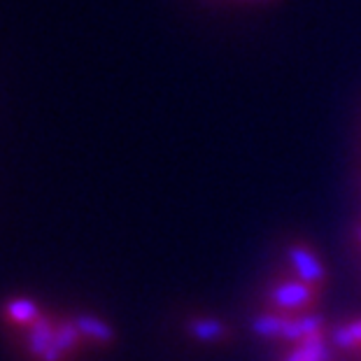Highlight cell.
Masks as SVG:
<instances>
[{
  "label": "cell",
  "mask_w": 361,
  "mask_h": 361,
  "mask_svg": "<svg viewBox=\"0 0 361 361\" xmlns=\"http://www.w3.org/2000/svg\"><path fill=\"white\" fill-rule=\"evenodd\" d=\"M319 298V289L310 287L303 280H298L296 275L291 278H280L273 282V287L266 294L268 310L282 312V314H303L314 308Z\"/></svg>",
  "instance_id": "6da1fadb"
},
{
  "label": "cell",
  "mask_w": 361,
  "mask_h": 361,
  "mask_svg": "<svg viewBox=\"0 0 361 361\" xmlns=\"http://www.w3.org/2000/svg\"><path fill=\"white\" fill-rule=\"evenodd\" d=\"M287 259H289L291 273H294L298 280H303L305 284H310L314 289L324 287V282H326L324 264H322L319 257L314 255L310 247H305V245H289Z\"/></svg>",
  "instance_id": "7a4b0ae2"
},
{
  "label": "cell",
  "mask_w": 361,
  "mask_h": 361,
  "mask_svg": "<svg viewBox=\"0 0 361 361\" xmlns=\"http://www.w3.org/2000/svg\"><path fill=\"white\" fill-rule=\"evenodd\" d=\"M319 334H324V317H322V314H317V312L289 314L280 341L298 345L301 341H305V338H312Z\"/></svg>",
  "instance_id": "3957f363"
},
{
  "label": "cell",
  "mask_w": 361,
  "mask_h": 361,
  "mask_svg": "<svg viewBox=\"0 0 361 361\" xmlns=\"http://www.w3.org/2000/svg\"><path fill=\"white\" fill-rule=\"evenodd\" d=\"M187 329H189L191 336L198 338V341H203V343H219L228 336V326L224 324V322L212 319V317L191 319Z\"/></svg>",
  "instance_id": "277c9868"
},
{
  "label": "cell",
  "mask_w": 361,
  "mask_h": 361,
  "mask_svg": "<svg viewBox=\"0 0 361 361\" xmlns=\"http://www.w3.org/2000/svg\"><path fill=\"white\" fill-rule=\"evenodd\" d=\"M54 331H56V329H54L44 317H37L33 322V329H30V350H33L37 357H44L51 350Z\"/></svg>",
  "instance_id": "5b68a950"
},
{
  "label": "cell",
  "mask_w": 361,
  "mask_h": 361,
  "mask_svg": "<svg viewBox=\"0 0 361 361\" xmlns=\"http://www.w3.org/2000/svg\"><path fill=\"white\" fill-rule=\"evenodd\" d=\"M287 317L289 314H282V312H275V310H266L264 314H259L255 319L252 329L264 336V338H280L284 331V324H287Z\"/></svg>",
  "instance_id": "8992f818"
},
{
  "label": "cell",
  "mask_w": 361,
  "mask_h": 361,
  "mask_svg": "<svg viewBox=\"0 0 361 361\" xmlns=\"http://www.w3.org/2000/svg\"><path fill=\"white\" fill-rule=\"evenodd\" d=\"M75 324H78L82 336H87V338H91V341H96L101 345L112 343V338H114L112 329L107 326L105 322L96 319V317H78V319H75Z\"/></svg>",
  "instance_id": "52a82bcc"
},
{
  "label": "cell",
  "mask_w": 361,
  "mask_h": 361,
  "mask_svg": "<svg viewBox=\"0 0 361 361\" xmlns=\"http://www.w3.org/2000/svg\"><path fill=\"white\" fill-rule=\"evenodd\" d=\"M7 317L12 322H17V324H30V322H35L40 317V312H37V305L33 301H26V298H17V301H10L7 303Z\"/></svg>",
  "instance_id": "ba28073f"
},
{
  "label": "cell",
  "mask_w": 361,
  "mask_h": 361,
  "mask_svg": "<svg viewBox=\"0 0 361 361\" xmlns=\"http://www.w3.org/2000/svg\"><path fill=\"white\" fill-rule=\"evenodd\" d=\"M80 329L78 324H71V322H63V324L56 326V331H54V345L63 352V355H68V352H73L75 348H78L80 343Z\"/></svg>",
  "instance_id": "9c48e42d"
},
{
  "label": "cell",
  "mask_w": 361,
  "mask_h": 361,
  "mask_svg": "<svg viewBox=\"0 0 361 361\" xmlns=\"http://www.w3.org/2000/svg\"><path fill=\"white\" fill-rule=\"evenodd\" d=\"M331 341H334V345H336L338 350H345V352H355V350H359L357 338H355V334H352L350 324L334 326V331H331Z\"/></svg>",
  "instance_id": "30bf717a"
},
{
  "label": "cell",
  "mask_w": 361,
  "mask_h": 361,
  "mask_svg": "<svg viewBox=\"0 0 361 361\" xmlns=\"http://www.w3.org/2000/svg\"><path fill=\"white\" fill-rule=\"evenodd\" d=\"M350 329H352V334H355V338H357V345H359V350H361V319L350 322Z\"/></svg>",
  "instance_id": "8fae6325"
},
{
  "label": "cell",
  "mask_w": 361,
  "mask_h": 361,
  "mask_svg": "<svg viewBox=\"0 0 361 361\" xmlns=\"http://www.w3.org/2000/svg\"><path fill=\"white\" fill-rule=\"evenodd\" d=\"M284 361H305L301 355H298V350H291L287 357H284Z\"/></svg>",
  "instance_id": "7c38bea8"
},
{
  "label": "cell",
  "mask_w": 361,
  "mask_h": 361,
  "mask_svg": "<svg viewBox=\"0 0 361 361\" xmlns=\"http://www.w3.org/2000/svg\"><path fill=\"white\" fill-rule=\"evenodd\" d=\"M250 3H271V0H250Z\"/></svg>",
  "instance_id": "4fadbf2b"
}]
</instances>
